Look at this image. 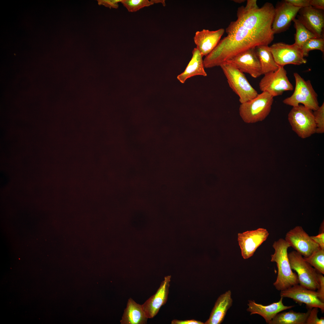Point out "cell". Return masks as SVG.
I'll list each match as a JSON object with an SVG mask.
<instances>
[{"mask_svg": "<svg viewBox=\"0 0 324 324\" xmlns=\"http://www.w3.org/2000/svg\"><path fill=\"white\" fill-rule=\"evenodd\" d=\"M274 15L275 8L269 2L253 10H247L244 6L238 8L237 19L226 29L227 35L203 60L205 68L220 66L244 51L268 45L274 38L272 26Z\"/></svg>", "mask_w": 324, "mask_h": 324, "instance_id": "cell-1", "label": "cell"}, {"mask_svg": "<svg viewBox=\"0 0 324 324\" xmlns=\"http://www.w3.org/2000/svg\"><path fill=\"white\" fill-rule=\"evenodd\" d=\"M272 247L274 251L271 255V261L276 263L278 270L273 283L276 289L280 291L298 284L297 274L292 272L288 257L289 244L285 239L280 238L274 241Z\"/></svg>", "mask_w": 324, "mask_h": 324, "instance_id": "cell-2", "label": "cell"}, {"mask_svg": "<svg viewBox=\"0 0 324 324\" xmlns=\"http://www.w3.org/2000/svg\"><path fill=\"white\" fill-rule=\"evenodd\" d=\"M273 97L263 92L252 99L241 104L239 115L245 123H254L264 120L270 112Z\"/></svg>", "mask_w": 324, "mask_h": 324, "instance_id": "cell-3", "label": "cell"}, {"mask_svg": "<svg viewBox=\"0 0 324 324\" xmlns=\"http://www.w3.org/2000/svg\"><path fill=\"white\" fill-rule=\"evenodd\" d=\"M230 87L238 96L241 104L255 97L258 94L250 84L244 73L226 62L220 66Z\"/></svg>", "mask_w": 324, "mask_h": 324, "instance_id": "cell-4", "label": "cell"}, {"mask_svg": "<svg viewBox=\"0 0 324 324\" xmlns=\"http://www.w3.org/2000/svg\"><path fill=\"white\" fill-rule=\"evenodd\" d=\"M295 87L292 94L283 100V103L293 107L302 104L305 107L312 110L319 107L318 95L314 90L311 81L305 80L297 73H294Z\"/></svg>", "mask_w": 324, "mask_h": 324, "instance_id": "cell-5", "label": "cell"}, {"mask_svg": "<svg viewBox=\"0 0 324 324\" xmlns=\"http://www.w3.org/2000/svg\"><path fill=\"white\" fill-rule=\"evenodd\" d=\"M288 120L292 130L302 139L316 133L313 112L303 105L293 107L288 115Z\"/></svg>", "mask_w": 324, "mask_h": 324, "instance_id": "cell-6", "label": "cell"}, {"mask_svg": "<svg viewBox=\"0 0 324 324\" xmlns=\"http://www.w3.org/2000/svg\"><path fill=\"white\" fill-rule=\"evenodd\" d=\"M288 255L292 269L297 273L298 284L308 289L316 291L318 286L319 272L296 251L290 252Z\"/></svg>", "mask_w": 324, "mask_h": 324, "instance_id": "cell-7", "label": "cell"}, {"mask_svg": "<svg viewBox=\"0 0 324 324\" xmlns=\"http://www.w3.org/2000/svg\"><path fill=\"white\" fill-rule=\"evenodd\" d=\"M259 86L262 92H266L273 97L282 95L285 91H292L294 89L288 79L286 71L283 67H279L276 70L264 74L259 82Z\"/></svg>", "mask_w": 324, "mask_h": 324, "instance_id": "cell-8", "label": "cell"}, {"mask_svg": "<svg viewBox=\"0 0 324 324\" xmlns=\"http://www.w3.org/2000/svg\"><path fill=\"white\" fill-rule=\"evenodd\" d=\"M274 60L279 67L288 64L299 65L307 63L301 47L295 44H288L282 42L269 46Z\"/></svg>", "mask_w": 324, "mask_h": 324, "instance_id": "cell-9", "label": "cell"}, {"mask_svg": "<svg viewBox=\"0 0 324 324\" xmlns=\"http://www.w3.org/2000/svg\"><path fill=\"white\" fill-rule=\"evenodd\" d=\"M285 239L290 247L304 257L309 256L320 247L299 226H296L288 232Z\"/></svg>", "mask_w": 324, "mask_h": 324, "instance_id": "cell-10", "label": "cell"}, {"mask_svg": "<svg viewBox=\"0 0 324 324\" xmlns=\"http://www.w3.org/2000/svg\"><path fill=\"white\" fill-rule=\"evenodd\" d=\"M280 296L283 298H291L299 304H304L308 309L318 308L324 313V302L318 298L316 291L308 289L298 284L280 291Z\"/></svg>", "mask_w": 324, "mask_h": 324, "instance_id": "cell-11", "label": "cell"}, {"mask_svg": "<svg viewBox=\"0 0 324 324\" xmlns=\"http://www.w3.org/2000/svg\"><path fill=\"white\" fill-rule=\"evenodd\" d=\"M268 235L267 230L262 228L238 233V240L243 258L246 259L252 256Z\"/></svg>", "mask_w": 324, "mask_h": 324, "instance_id": "cell-12", "label": "cell"}, {"mask_svg": "<svg viewBox=\"0 0 324 324\" xmlns=\"http://www.w3.org/2000/svg\"><path fill=\"white\" fill-rule=\"evenodd\" d=\"M255 48L242 52L226 62L233 65L243 73L248 74L254 78L259 77L262 75V74L260 62Z\"/></svg>", "mask_w": 324, "mask_h": 324, "instance_id": "cell-13", "label": "cell"}, {"mask_svg": "<svg viewBox=\"0 0 324 324\" xmlns=\"http://www.w3.org/2000/svg\"><path fill=\"white\" fill-rule=\"evenodd\" d=\"M323 11L311 6L301 8L298 12L297 19L317 38H323L324 27Z\"/></svg>", "mask_w": 324, "mask_h": 324, "instance_id": "cell-14", "label": "cell"}, {"mask_svg": "<svg viewBox=\"0 0 324 324\" xmlns=\"http://www.w3.org/2000/svg\"><path fill=\"white\" fill-rule=\"evenodd\" d=\"M171 278V275L165 277L156 293L142 304L148 319L154 317L157 314L161 306L166 303Z\"/></svg>", "mask_w": 324, "mask_h": 324, "instance_id": "cell-15", "label": "cell"}, {"mask_svg": "<svg viewBox=\"0 0 324 324\" xmlns=\"http://www.w3.org/2000/svg\"><path fill=\"white\" fill-rule=\"evenodd\" d=\"M300 8L285 1L278 4L275 8V15L272 26L274 34L279 33L286 30Z\"/></svg>", "mask_w": 324, "mask_h": 324, "instance_id": "cell-16", "label": "cell"}, {"mask_svg": "<svg viewBox=\"0 0 324 324\" xmlns=\"http://www.w3.org/2000/svg\"><path fill=\"white\" fill-rule=\"evenodd\" d=\"M225 31L223 28L214 31L203 29L196 32L194 38L196 48L202 56H207L215 48Z\"/></svg>", "mask_w": 324, "mask_h": 324, "instance_id": "cell-17", "label": "cell"}, {"mask_svg": "<svg viewBox=\"0 0 324 324\" xmlns=\"http://www.w3.org/2000/svg\"><path fill=\"white\" fill-rule=\"evenodd\" d=\"M283 298L280 297L278 302L267 305L256 303L254 301L249 300L247 311L250 312L251 315L256 314L260 315L264 318L267 323L269 324L278 313L294 307V305H284L283 302Z\"/></svg>", "mask_w": 324, "mask_h": 324, "instance_id": "cell-18", "label": "cell"}, {"mask_svg": "<svg viewBox=\"0 0 324 324\" xmlns=\"http://www.w3.org/2000/svg\"><path fill=\"white\" fill-rule=\"evenodd\" d=\"M231 292L229 290L218 298L209 318L205 324H220L224 321L228 310L232 304Z\"/></svg>", "mask_w": 324, "mask_h": 324, "instance_id": "cell-19", "label": "cell"}, {"mask_svg": "<svg viewBox=\"0 0 324 324\" xmlns=\"http://www.w3.org/2000/svg\"><path fill=\"white\" fill-rule=\"evenodd\" d=\"M192 56L184 70L177 76V79L184 83L187 80L194 76H206L204 69L203 56L197 49L195 48L192 51Z\"/></svg>", "mask_w": 324, "mask_h": 324, "instance_id": "cell-20", "label": "cell"}, {"mask_svg": "<svg viewBox=\"0 0 324 324\" xmlns=\"http://www.w3.org/2000/svg\"><path fill=\"white\" fill-rule=\"evenodd\" d=\"M148 318L142 305L136 303L131 298L128 299L121 320L122 324H145Z\"/></svg>", "mask_w": 324, "mask_h": 324, "instance_id": "cell-21", "label": "cell"}, {"mask_svg": "<svg viewBox=\"0 0 324 324\" xmlns=\"http://www.w3.org/2000/svg\"><path fill=\"white\" fill-rule=\"evenodd\" d=\"M259 59L262 75L275 71L279 66L275 62L268 45H260L255 48Z\"/></svg>", "mask_w": 324, "mask_h": 324, "instance_id": "cell-22", "label": "cell"}, {"mask_svg": "<svg viewBox=\"0 0 324 324\" xmlns=\"http://www.w3.org/2000/svg\"><path fill=\"white\" fill-rule=\"evenodd\" d=\"M306 313L297 312L292 310L278 313L269 324H306L310 309Z\"/></svg>", "mask_w": 324, "mask_h": 324, "instance_id": "cell-23", "label": "cell"}, {"mask_svg": "<svg viewBox=\"0 0 324 324\" xmlns=\"http://www.w3.org/2000/svg\"><path fill=\"white\" fill-rule=\"evenodd\" d=\"M292 21L294 22V26L296 30L294 44L300 47H301L308 39L317 38L307 29L297 19L295 18Z\"/></svg>", "mask_w": 324, "mask_h": 324, "instance_id": "cell-24", "label": "cell"}, {"mask_svg": "<svg viewBox=\"0 0 324 324\" xmlns=\"http://www.w3.org/2000/svg\"><path fill=\"white\" fill-rule=\"evenodd\" d=\"M303 258L318 272L324 274V249L320 247L309 256Z\"/></svg>", "mask_w": 324, "mask_h": 324, "instance_id": "cell-25", "label": "cell"}, {"mask_svg": "<svg viewBox=\"0 0 324 324\" xmlns=\"http://www.w3.org/2000/svg\"><path fill=\"white\" fill-rule=\"evenodd\" d=\"M304 57L308 56L309 52L319 50L324 52V39L323 38H312L307 40L301 47Z\"/></svg>", "mask_w": 324, "mask_h": 324, "instance_id": "cell-26", "label": "cell"}, {"mask_svg": "<svg viewBox=\"0 0 324 324\" xmlns=\"http://www.w3.org/2000/svg\"><path fill=\"white\" fill-rule=\"evenodd\" d=\"M129 12H136L154 3L153 0H122L121 2Z\"/></svg>", "mask_w": 324, "mask_h": 324, "instance_id": "cell-27", "label": "cell"}, {"mask_svg": "<svg viewBox=\"0 0 324 324\" xmlns=\"http://www.w3.org/2000/svg\"><path fill=\"white\" fill-rule=\"evenodd\" d=\"M316 124V133L322 134L324 133V103L313 112Z\"/></svg>", "mask_w": 324, "mask_h": 324, "instance_id": "cell-28", "label": "cell"}, {"mask_svg": "<svg viewBox=\"0 0 324 324\" xmlns=\"http://www.w3.org/2000/svg\"><path fill=\"white\" fill-rule=\"evenodd\" d=\"M318 308L314 307L310 309V312L307 318L306 324H324L323 317L319 318L318 317Z\"/></svg>", "mask_w": 324, "mask_h": 324, "instance_id": "cell-29", "label": "cell"}, {"mask_svg": "<svg viewBox=\"0 0 324 324\" xmlns=\"http://www.w3.org/2000/svg\"><path fill=\"white\" fill-rule=\"evenodd\" d=\"M323 275L319 273H318V286L316 292L318 298L324 302V277Z\"/></svg>", "mask_w": 324, "mask_h": 324, "instance_id": "cell-30", "label": "cell"}, {"mask_svg": "<svg viewBox=\"0 0 324 324\" xmlns=\"http://www.w3.org/2000/svg\"><path fill=\"white\" fill-rule=\"evenodd\" d=\"M285 1L291 5L300 8L310 6L309 0H285Z\"/></svg>", "mask_w": 324, "mask_h": 324, "instance_id": "cell-31", "label": "cell"}, {"mask_svg": "<svg viewBox=\"0 0 324 324\" xmlns=\"http://www.w3.org/2000/svg\"><path fill=\"white\" fill-rule=\"evenodd\" d=\"M323 226H322V231L318 235L310 237L313 240L319 245L320 248L324 249V227L323 228Z\"/></svg>", "mask_w": 324, "mask_h": 324, "instance_id": "cell-32", "label": "cell"}, {"mask_svg": "<svg viewBox=\"0 0 324 324\" xmlns=\"http://www.w3.org/2000/svg\"><path fill=\"white\" fill-rule=\"evenodd\" d=\"M171 323L172 324H204V323L194 319L183 320L175 319L171 321Z\"/></svg>", "mask_w": 324, "mask_h": 324, "instance_id": "cell-33", "label": "cell"}, {"mask_svg": "<svg viewBox=\"0 0 324 324\" xmlns=\"http://www.w3.org/2000/svg\"><path fill=\"white\" fill-rule=\"evenodd\" d=\"M309 3L310 6L320 10L324 9V0H309Z\"/></svg>", "mask_w": 324, "mask_h": 324, "instance_id": "cell-34", "label": "cell"}, {"mask_svg": "<svg viewBox=\"0 0 324 324\" xmlns=\"http://www.w3.org/2000/svg\"><path fill=\"white\" fill-rule=\"evenodd\" d=\"M122 0H103L100 1L101 4L110 7L117 8L118 3L121 2Z\"/></svg>", "mask_w": 324, "mask_h": 324, "instance_id": "cell-35", "label": "cell"}, {"mask_svg": "<svg viewBox=\"0 0 324 324\" xmlns=\"http://www.w3.org/2000/svg\"><path fill=\"white\" fill-rule=\"evenodd\" d=\"M244 7L247 10H253L259 8L257 4V1L256 0H247L246 5Z\"/></svg>", "mask_w": 324, "mask_h": 324, "instance_id": "cell-36", "label": "cell"}, {"mask_svg": "<svg viewBox=\"0 0 324 324\" xmlns=\"http://www.w3.org/2000/svg\"><path fill=\"white\" fill-rule=\"evenodd\" d=\"M245 0H234L233 1L235 3H241L244 2Z\"/></svg>", "mask_w": 324, "mask_h": 324, "instance_id": "cell-37", "label": "cell"}]
</instances>
